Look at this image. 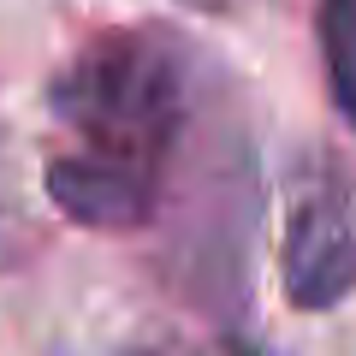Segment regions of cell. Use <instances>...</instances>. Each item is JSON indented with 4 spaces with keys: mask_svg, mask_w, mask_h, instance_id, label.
I'll return each instance as SVG.
<instances>
[{
    "mask_svg": "<svg viewBox=\"0 0 356 356\" xmlns=\"http://www.w3.org/2000/svg\"><path fill=\"white\" fill-rule=\"evenodd\" d=\"M321 54H327V83L339 113L356 125V0H321Z\"/></svg>",
    "mask_w": 356,
    "mask_h": 356,
    "instance_id": "obj_4",
    "label": "cell"
},
{
    "mask_svg": "<svg viewBox=\"0 0 356 356\" xmlns=\"http://www.w3.org/2000/svg\"><path fill=\"white\" fill-rule=\"evenodd\" d=\"M48 196L60 214H72L77 226H102V232H131L154 214V184L119 178L107 166H89L77 154H54L48 161Z\"/></svg>",
    "mask_w": 356,
    "mask_h": 356,
    "instance_id": "obj_3",
    "label": "cell"
},
{
    "mask_svg": "<svg viewBox=\"0 0 356 356\" xmlns=\"http://www.w3.org/2000/svg\"><path fill=\"white\" fill-rule=\"evenodd\" d=\"M356 285V202L344 178H321L285 220V297L297 309H332Z\"/></svg>",
    "mask_w": 356,
    "mask_h": 356,
    "instance_id": "obj_2",
    "label": "cell"
},
{
    "mask_svg": "<svg viewBox=\"0 0 356 356\" xmlns=\"http://www.w3.org/2000/svg\"><path fill=\"white\" fill-rule=\"evenodd\" d=\"M48 107L72 137H83L77 161L161 184V161L172 154L191 107V60L161 24L102 30L54 77Z\"/></svg>",
    "mask_w": 356,
    "mask_h": 356,
    "instance_id": "obj_1",
    "label": "cell"
},
{
    "mask_svg": "<svg viewBox=\"0 0 356 356\" xmlns=\"http://www.w3.org/2000/svg\"><path fill=\"white\" fill-rule=\"evenodd\" d=\"M184 6H196V13H232V6H243V0H184Z\"/></svg>",
    "mask_w": 356,
    "mask_h": 356,
    "instance_id": "obj_5",
    "label": "cell"
},
{
    "mask_svg": "<svg viewBox=\"0 0 356 356\" xmlns=\"http://www.w3.org/2000/svg\"><path fill=\"white\" fill-rule=\"evenodd\" d=\"M208 356H261L255 344H220V350H208Z\"/></svg>",
    "mask_w": 356,
    "mask_h": 356,
    "instance_id": "obj_6",
    "label": "cell"
}]
</instances>
